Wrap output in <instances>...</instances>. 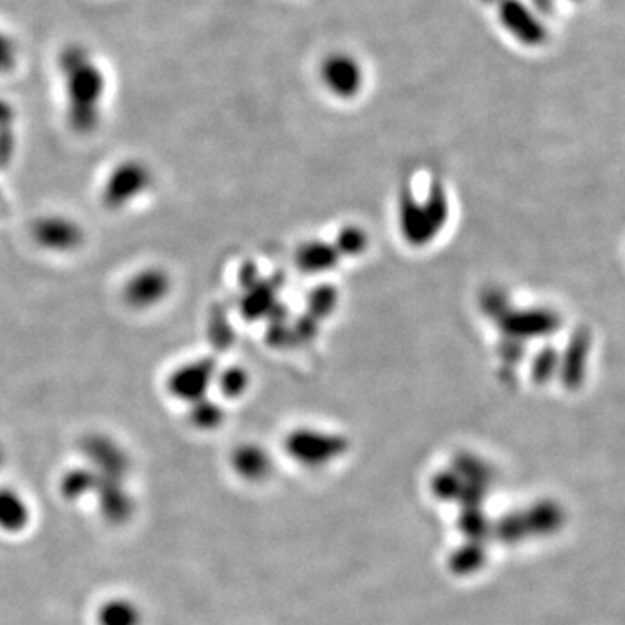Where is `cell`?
<instances>
[{"instance_id":"obj_10","label":"cell","mask_w":625,"mask_h":625,"mask_svg":"<svg viewBox=\"0 0 625 625\" xmlns=\"http://www.w3.org/2000/svg\"><path fill=\"white\" fill-rule=\"evenodd\" d=\"M230 464L235 474L249 481L263 480L270 473L271 461L266 450L256 443H240L233 448Z\"/></svg>"},{"instance_id":"obj_13","label":"cell","mask_w":625,"mask_h":625,"mask_svg":"<svg viewBox=\"0 0 625 625\" xmlns=\"http://www.w3.org/2000/svg\"><path fill=\"white\" fill-rule=\"evenodd\" d=\"M96 490V473L91 466H77L68 469L60 480V494L68 502H79V500L93 497Z\"/></svg>"},{"instance_id":"obj_8","label":"cell","mask_w":625,"mask_h":625,"mask_svg":"<svg viewBox=\"0 0 625 625\" xmlns=\"http://www.w3.org/2000/svg\"><path fill=\"white\" fill-rule=\"evenodd\" d=\"M32 507L18 488L0 487V532L18 535L30 527Z\"/></svg>"},{"instance_id":"obj_5","label":"cell","mask_w":625,"mask_h":625,"mask_svg":"<svg viewBox=\"0 0 625 625\" xmlns=\"http://www.w3.org/2000/svg\"><path fill=\"white\" fill-rule=\"evenodd\" d=\"M30 237L39 249L65 256L82 249L86 230L77 219L66 214H44L33 221Z\"/></svg>"},{"instance_id":"obj_15","label":"cell","mask_w":625,"mask_h":625,"mask_svg":"<svg viewBox=\"0 0 625 625\" xmlns=\"http://www.w3.org/2000/svg\"><path fill=\"white\" fill-rule=\"evenodd\" d=\"M186 419L190 422L191 428L207 433V431L218 429L223 424L226 419V410H224L223 403L207 396L186 407Z\"/></svg>"},{"instance_id":"obj_2","label":"cell","mask_w":625,"mask_h":625,"mask_svg":"<svg viewBox=\"0 0 625 625\" xmlns=\"http://www.w3.org/2000/svg\"><path fill=\"white\" fill-rule=\"evenodd\" d=\"M153 171L143 160L127 158L120 164L113 165L108 172L101 190L99 200L106 211L120 212L136 204L139 198L145 197L152 190Z\"/></svg>"},{"instance_id":"obj_4","label":"cell","mask_w":625,"mask_h":625,"mask_svg":"<svg viewBox=\"0 0 625 625\" xmlns=\"http://www.w3.org/2000/svg\"><path fill=\"white\" fill-rule=\"evenodd\" d=\"M174 280L164 266L150 264L131 273L125 278L120 289V297L125 308L138 313L152 311L164 304L171 296Z\"/></svg>"},{"instance_id":"obj_19","label":"cell","mask_w":625,"mask_h":625,"mask_svg":"<svg viewBox=\"0 0 625 625\" xmlns=\"http://www.w3.org/2000/svg\"><path fill=\"white\" fill-rule=\"evenodd\" d=\"M4 459H6V457H4V450L0 447V468H2V464H4Z\"/></svg>"},{"instance_id":"obj_1","label":"cell","mask_w":625,"mask_h":625,"mask_svg":"<svg viewBox=\"0 0 625 625\" xmlns=\"http://www.w3.org/2000/svg\"><path fill=\"white\" fill-rule=\"evenodd\" d=\"M448 198L440 185L429 186L428 200H415L405 193L398 205V221L403 237L410 244L426 245L447 224Z\"/></svg>"},{"instance_id":"obj_20","label":"cell","mask_w":625,"mask_h":625,"mask_svg":"<svg viewBox=\"0 0 625 625\" xmlns=\"http://www.w3.org/2000/svg\"><path fill=\"white\" fill-rule=\"evenodd\" d=\"M0 198H2V191H0Z\"/></svg>"},{"instance_id":"obj_14","label":"cell","mask_w":625,"mask_h":625,"mask_svg":"<svg viewBox=\"0 0 625 625\" xmlns=\"http://www.w3.org/2000/svg\"><path fill=\"white\" fill-rule=\"evenodd\" d=\"M250 384H252V377H250L249 370L244 369L242 365H228V367L219 365L214 389L224 400L244 398L249 393Z\"/></svg>"},{"instance_id":"obj_17","label":"cell","mask_w":625,"mask_h":625,"mask_svg":"<svg viewBox=\"0 0 625 625\" xmlns=\"http://www.w3.org/2000/svg\"><path fill=\"white\" fill-rule=\"evenodd\" d=\"M560 370V353L553 348L540 349L533 358L532 377L537 384H546Z\"/></svg>"},{"instance_id":"obj_16","label":"cell","mask_w":625,"mask_h":625,"mask_svg":"<svg viewBox=\"0 0 625 625\" xmlns=\"http://www.w3.org/2000/svg\"><path fill=\"white\" fill-rule=\"evenodd\" d=\"M334 247H336L341 257L360 256L369 247V235L360 226L349 224V226H344L343 230L339 231Z\"/></svg>"},{"instance_id":"obj_11","label":"cell","mask_w":625,"mask_h":625,"mask_svg":"<svg viewBox=\"0 0 625 625\" xmlns=\"http://www.w3.org/2000/svg\"><path fill=\"white\" fill-rule=\"evenodd\" d=\"M145 612L136 599L129 596H112L105 599L96 610L98 625H143Z\"/></svg>"},{"instance_id":"obj_9","label":"cell","mask_w":625,"mask_h":625,"mask_svg":"<svg viewBox=\"0 0 625 625\" xmlns=\"http://www.w3.org/2000/svg\"><path fill=\"white\" fill-rule=\"evenodd\" d=\"M591 351V336L586 330L575 332L572 341L568 343L565 355H560V370L558 374L563 377L568 388L579 386L586 377L587 358Z\"/></svg>"},{"instance_id":"obj_3","label":"cell","mask_w":625,"mask_h":625,"mask_svg":"<svg viewBox=\"0 0 625 625\" xmlns=\"http://www.w3.org/2000/svg\"><path fill=\"white\" fill-rule=\"evenodd\" d=\"M218 369L219 363L214 356H197L181 362L165 377V393L188 407L209 396Z\"/></svg>"},{"instance_id":"obj_7","label":"cell","mask_w":625,"mask_h":625,"mask_svg":"<svg viewBox=\"0 0 625 625\" xmlns=\"http://www.w3.org/2000/svg\"><path fill=\"white\" fill-rule=\"evenodd\" d=\"M82 452L89 461L87 466H91L96 473L103 476L125 481L131 471V461L127 452L117 441L110 440L106 436H89L84 441Z\"/></svg>"},{"instance_id":"obj_6","label":"cell","mask_w":625,"mask_h":625,"mask_svg":"<svg viewBox=\"0 0 625 625\" xmlns=\"http://www.w3.org/2000/svg\"><path fill=\"white\" fill-rule=\"evenodd\" d=\"M506 336L523 341L551 336L560 329L561 318L553 310H509L499 318Z\"/></svg>"},{"instance_id":"obj_12","label":"cell","mask_w":625,"mask_h":625,"mask_svg":"<svg viewBox=\"0 0 625 625\" xmlns=\"http://www.w3.org/2000/svg\"><path fill=\"white\" fill-rule=\"evenodd\" d=\"M339 252L334 244L327 242H304L296 252V263L299 270L310 275H322L327 271L334 270L339 263Z\"/></svg>"},{"instance_id":"obj_18","label":"cell","mask_w":625,"mask_h":625,"mask_svg":"<svg viewBox=\"0 0 625 625\" xmlns=\"http://www.w3.org/2000/svg\"><path fill=\"white\" fill-rule=\"evenodd\" d=\"M337 306V290L332 289L329 285H323L313 290L310 296V308L316 316H327L336 310Z\"/></svg>"}]
</instances>
